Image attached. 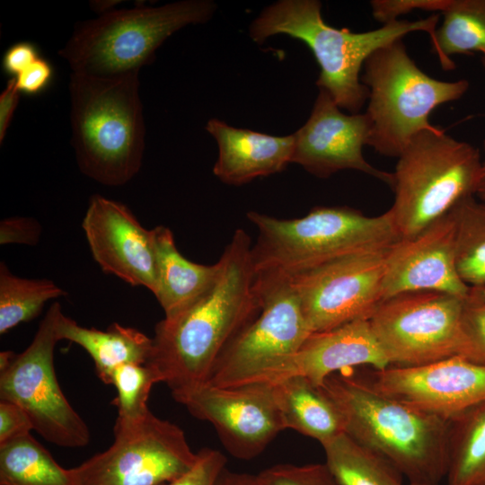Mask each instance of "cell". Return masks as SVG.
<instances>
[{
	"instance_id": "cell-1",
	"label": "cell",
	"mask_w": 485,
	"mask_h": 485,
	"mask_svg": "<svg viewBox=\"0 0 485 485\" xmlns=\"http://www.w3.org/2000/svg\"><path fill=\"white\" fill-rule=\"evenodd\" d=\"M251 247L248 234L237 229L217 261L212 284L156 323L146 364L172 397L207 384L222 353L260 312Z\"/></svg>"
},
{
	"instance_id": "cell-2",
	"label": "cell",
	"mask_w": 485,
	"mask_h": 485,
	"mask_svg": "<svg viewBox=\"0 0 485 485\" xmlns=\"http://www.w3.org/2000/svg\"><path fill=\"white\" fill-rule=\"evenodd\" d=\"M439 15L417 21L398 20L380 28L353 32L327 24L317 0H281L266 7L251 22L249 35L257 43L286 34L305 43L319 66V89L329 93L336 104L350 114L360 113L369 92L360 72L366 60L378 48L415 31L434 40Z\"/></svg>"
},
{
	"instance_id": "cell-3",
	"label": "cell",
	"mask_w": 485,
	"mask_h": 485,
	"mask_svg": "<svg viewBox=\"0 0 485 485\" xmlns=\"http://www.w3.org/2000/svg\"><path fill=\"white\" fill-rule=\"evenodd\" d=\"M320 386L340 409L345 432L385 457L409 482L439 485L445 477L448 421L383 395L345 371Z\"/></svg>"
},
{
	"instance_id": "cell-4",
	"label": "cell",
	"mask_w": 485,
	"mask_h": 485,
	"mask_svg": "<svg viewBox=\"0 0 485 485\" xmlns=\"http://www.w3.org/2000/svg\"><path fill=\"white\" fill-rule=\"evenodd\" d=\"M258 229L251 260L260 279H286L348 255L384 250L401 237L389 210L368 216L348 207H316L299 218L247 213Z\"/></svg>"
},
{
	"instance_id": "cell-5",
	"label": "cell",
	"mask_w": 485,
	"mask_h": 485,
	"mask_svg": "<svg viewBox=\"0 0 485 485\" xmlns=\"http://www.w3.org/2000/svg\"><path fill=\"white\" fill-rule=\"evenodd\" d=\"M139 73L101 78L73 73L71 143L80 171L107 186H120L140 170L145 123Z\"/></svg>"
},
{
	"instance_id": "cell-6",
	"label": "cell",
	"mask_w": 485,
	"mask_h": 485,
	"mask_svg": "<svg viewBox=\"0 0 485 485\" xmlns=\"http://www.w3.org/2000/svg\"><path fill=\"white\" fill-rule=\"evenodd\" d=\"M216 10L211 0L110 10L77 22L58 55L76 74L111 78L139 73L167 38L187 25L207 22Z\"/></svg>"
},
{
	"instance_id": "cell-7",
	"label": "cell",
	"mask_w": 485,
	"mask_h": 485,
	"mask_svg": "<svg viewBox=\"0 0 485 485\" xmlns=\"http://www.w3.org/2000/svg\"><path fill=\"white\" fill-rule=\"evenodd\" d=\"M482 161L479 150L438 127L416 135L398 157L389 209L401 239L411 238L474 195Z\"/></svg>"
},
{
	"instance_id": "cell-8",
	"label": "cell",
	"mask_w": 485,
	"mask_h": 485,
	"mask_svg": "<svg viewBox=\"0 0 485 485\" xmlns=\"http://www.w3.org/2000/svg\"><path fill=\"white\" fill-rule=\"evenodd\" d=\"M362 69L361 82L369 92L367 146L388 157L398 158L416 135L435 128L429 122L432 111L460 99L469 88L465 79L441 81L427 75L402 39L375 50Z\"/></svg>"
},
{
	"instance_id": "cell-9",
	"label": "cell",
	"mask_w": 485,
	"mask_h": 485,
	"mask_svg": "<svg viewBox=\"0 0 485 485\" xmlns=\"http://www.w3.org/2000/svg\"><path fill=\"white\" fill-rule=\"evenodd\" d=\"M61 313L60 304L54 302L31 344L0 370V400L21 406L34 430L47 441L63 447H83L90 442V430L64 395L54 366Z\"/></svg>"
},
{
	"instance_id": "cell-10",
	"label": "cell",
	"mask_w": 485,
	"mask_h": 485,
	"mask_svg": "<svg viewBox=\"0 0 485 485\" xmlns=\"http://www.w3.org/2000/svg\"><path fill=\"white\" fill-rule=\"evenodd\" d=\"M114 441L72 468L78 485H163L195 464L184 431L149 411L136 421L116 419Z\"/></svg>"
},
{
	"instance_id": "cell-11",
	"label": "cell",
	"mask_w": 485,
	"mask_h": 485,
	"mask_svg": "<svg viewBox=\"0 0 485 485\" xmlns=\"http://www.w3.org/2000/svg\"><path fill=\"white\" fill-rule=\"evenodd\" d=\"M466 298L432 290L402 292L369 318L390 366H421L459 356Z\"/></svg>"
},
{
	"instance_id": "cell-12",
	"label": "cell",
	"mask_w": 485,
	"mask_h": 485,
	"mask_svg": "<svg viewBox=\"0 0 485 485\" xmlns=\"http://www.w3.org/2000/svg\"><path fill=\"white\" fill-rule=\"evenodd\" d=\"M257 280L261 310L222 353L207 384L220 387L247 384L296 352L313 332L288 280Z\"/></svg>"
},
{
	"instance_id": "cell-13",
	"label": "cell",
	"mask_w": 485,
	"mask_h": 485,
	"mask_svg": "<svg viewBox=\"0 0 485 485\" xmlns=\"http://www.w3.org/2000/svg\"><path fill=\"white\" fill-rule=\"evenodd\" d=\"M387 251L348 255L286 278L313 332L370 318L383 300Z\"/></svg>"
},
{
	"instance_id": "cell-14",
	"label": "cell",
	"mask_w": 485,
	"mask_h": 485,
	"mask_svg": "<svg viewBox=\"0 0 485 485\" xmlns=\"http://www.w3.org/2000/svg\"><path fill=\"white\" fill-rule=\"evenodd\" d=\"M173 398L192 416L211 423L225 449L240 460L255 458L286 429L269 384H204Z\"/></svg>"
},
{
	"instance_id": "cell-15",
	"label": "cell",
	"mask_w": 485,
	"mask_h": 485,
	"mask_svg": "<svg viewBox=\"0 0 485 485\" xmlns=\"http://www.w3.org/2000/svg\"><path fill=\"white\" fill-rule=\"evenodd\" d=\"M360 377L377 392L446 421L485 401V366L454 356Z\"/></svg>"
},
{
	"instance_id": "cell-16",
	"label": "cell",
	"mask_w": 485,
	"mask_h": 485,
	"mask_svg": "<svg viewBox=\"0 0 485 485\" xmlns=\"http://www.w3.org/2000/svg\"><path fill=\"white\" fill-rule=\"evenodd\" d=\"M323 89L314 101L307 121L293 134L292 163L319 178L344 170H355L378 179L390 187L392 173L371 165L363 155L370 122L366 113L346 114Z\"/></svg>"
},
{
	"instance_id": "cell-17",
	"label": "cell",
	"mask_w": 485,
	"mask_h": 485,
	"mask_svg": "<svg viewBox=\"0 0 485 485\" xmlns=\"http://www.w3.org/2000/svg\"><path fill=\"white\" fill-rule=\"evenodd\" d=\"M91 253L101 269L133 287L156 291L152 229L147 230L124 204L93 195L83 218Z\"/></svg>"
},
{
	"instance_id": "cell-18",
	"label": "cell",
	"mask_w": 485,
	"mask_h": 485,
	"mask_svg": "<svg viewBox=\"0 0 485 485\" xmlns=\"http://www.w3.org/2000/svg\"><path fill=\"white\" fill-rule=\"evenodd\" d=\"M432 290L467 298L471 290L455 262V218L453 209L411 238L388 248L383 300L394 295Z\"/></svg>"
},
{
	"instance_id": "cell-19",
	"label": "cell",
	"mask_w": 485,
	"mask_h": 485,
	"mask_svg": "<svg viewBox=\"0 0 485 485\" xmlns=\"http://www.w3.org/2000/svg\"><path fill=\"white\" fill-rule=\"evenodd\" d=\"M361 366L377 370L390 366L369 319L312 332L296 352L276 363L249 384H273L289 377L303 376L320 386L330 375Z\"/></svg>"
},
{
	"instance_id": "cell-20",
	"label": "cell",
	"mask_w": 485,
	"mask_h": 485,
	"mask_svg": "<svg viewBox=\"0 0 485 485\" xmlns=\"http://www.w3.org/2000/svg\"><path fill=\"white\" fill-rule=\"evenodd\" d=\"M218 146L214 174L224 183L242 185L255 178L279 172L292 163L293 134L275 137L234 128L217 119L205 127Z\"/></svg>"
},
{
	"instance_id": "cell-21",
	"label": "cell",
	"mask_w": 485,
	"mask_h": 485,
	"mask_svg": "<svg viewBox=\"0 0 485 485\" xmlns=\"http://www.w3.org/2000/svg\"><path fill=\"white\" fill-rule=\"evenodd\" d=\"M271 385L286 429H294L322 445L345 432L340 409L321 386L303 376Z\"/></svg>"
},
{
	"instance_id": "cell-22",
	"label": "cell",
	"mask_w": 485,
	"mask_h": 485,
	"mask_svg": "<svg viewBox=\"0 0 485 485\" xmlns=\"http://www.w3.org/2000/svg\"><path fill=\"white\" fill-rule=\"evenodd\" d=\"M156 261L154 296L164 316L175 313L198 298L214 281L218 264L203 265L187 260L177 249L172 231L152 229Z\"/></svg>"
},
{
	"instance_id": "cell-23",
	"label": "cell",
	"mask_w": 485,
	"mask_h": 485,
	"mask_svg": "<svg viewBox=\"0 0 485 485\" xmlns=\"http://www.w3.org/2000/svg\"><path fill=\"white\" fill-rule=\"evenodd\" d=\"M57 332L59 340L74 342L91 356L98 377L107 384L114 369L124 364H146L152 350V338L137 329L117 322L106 331L85 328L63 312L57 319Z\"/></svg>"
},
{
	"instance_id": "cell-24",
	"label": "cell",
	"mask_w": 485,
	"mask_h": 485,
	"mask_svg": "<svg viewBox=\"0 0 485 485\" xmlns=\"http://www.w3.org/2000/svg\"><path fill=\"white\" fill-rule=\"evenodd\" d=\"M447 485H485V401L448 421Z\"/></svg>"
},
{
	"instance_id": "cell-25",
	"label": "cell",
	"mask_w": 485,
	"mask_h": 485,
	"mask_svg": "<svg viewBox=\"0 0 485 485\" xmlns=\"http://www.w3.org/2000/svg\"><path fill=\"white\" fill-rule=\"evenodd\" d=\"M322 446L325 463L340 485H405L392 463L346 432Z\"/></svg>"
},
{
	"instance_id": "cell-26",
	"label": "cell",
	"mask_w": 485,
	"mask_h": 485,
	"mask_svg": "<svg viewBox=\"0 0 485 485\" xmlns=\"http://www.w3.org/2000/svg\"><path fill=\"white\" fill-rule=\"evenodd\" d=\"M0 485H78L31 434L0 445Z\"/></svg>"
},
{
	"instance_id": "cell-27",
	"label": "cell",
	"mask_w": 485,
	"mask_h": 485,
	"mask_svg": "<svg viewBox=\"0 0 485 485\" xmlns=\"http://www.w3.org/2000/svg\"><path fill=\"white\" fill-rule=\"evenodd\" d=\"M442 13L431 44L443 69H454V55L485 57V0H451Z\"/></svg>"
},
{
	"instance_id": "cell-28",
	"label": "cell",
	"mask_w": 485,
	"mask_h": 485,
	"mask_svg": "<svg viewBox=\"0 0 485 485\" xmlns=\"http://www.w3.org/2000/svg\"><path fill=\"white\" fill-rule=\"evenodd\" d=\"M453 212L457 272L469 287L485 286V202L468 196Z\"/></svg>"
},
{
	"instance_id": "cell-29",
	"label": "cell",
	"mask_w": 485,
	"mask_h": 485,
	"mask_svg": "<svg viewBox=\"0 0 485 485\" xmlns=\"http://www.w3.org/2000/svg\"><path fill=\"white\" fill-rule=\"evenodd\" d=\"M67 293L47 278H25L13 275L0 263V333L36 318L44 304Z\"/></svg>"
},
{
	"instance_id": "cell-30",
	"label": "cell",
	"mask_w": 485,
	"mask_h": 485,
	"mask_svg": "<svg viewBox=\"0 0 485 485\" xmlns=\"http://www.w3.org/2000/svg\"><path fill=\"white\" fill-rule=\"evenodd\" d=\"M156 383H161L159 375L147 364L129 363L114 369L110 384L117 391L111 402L118 409L117 419L136 421L146 416L150 391Z\"/></svg>"
},
{
	"instance_id": "cell-31",
	"label": "cell",
	"mask_w": 485,
	"mask_h": 485,
	"mask_svg": "<svg viewBox=\"0 0 485 485\" xmlns=\"http://www.w3.org/2000/svg\"><path fill=\"white\" fill-rule=\"evenodd\" d=\"M261 485H340L326 463H278L257 474Z\"/></svg>"
},
{
	"instance_id": "cell-32",
	"label": "cell",
	"mask_w": 485,
	"mask_h": 485,
	"mask_svg": "<svg viewBox=\"0 0 485 485\" xmlns=\"http://www.w3.org/2000/svg\"><path fill=\"white\" fill-rule=\"evenodd\" d=\"M459 356L485 366V302L469 295L462 313Z\"/></svg>"
},
{
	"instance_id": "cell-33",
	"label": "cell",
	"mask_w": 485,
	"mask_h": 485,
	"mask_svg": "<svg viewBox=\"0 0 485 485\" xmlns=\"http://www.w3.org/2000/svg\"><path fill=\"white\" fill-rule=\"evenodd\" d=\"M226 463V457L218 450L202 448L190 470L163 485H216Z\"/></svg>"
},
{
	"instance_id": "cell-34",
	"label": "cell",
	"mask_w": 485,
	"mask_h": 485,
	"mask_svg": "<svg viewBox=\"0 0 485 485\" xmlns=\"http://www.w3.org/2000/svg\"><path fill=\"white\" fill-rule=\"evenodd\" d=\"M451 0H373V17L383 25L398 21L399 17L414 10L443 13Z\"/></svg>"
},
{
	"instance_id": "cell-35",
	"label": "cell",
	"mask_w": 485,
	"mask_h": 485,
	"mask_svg": "<svg viewBox=\"0 0 485 485\" xmlns=\"http://www.w3.org/2000/svg\"><path fill=\"white\" fill-rule=\"evenodd\" d=\"M34 430L29 415L18 404L0 400V445Z\"/></svg>"
},
{
	"instance_id": "cell-36",
	"label": "cell",
	"mask_w": 485,
	"mask_h": 485,
	"mask_svg": "<svg viewBox=\"0 0 485 485\" xmlns=\"http://www.w3.org/2000/svg\"><path fill=\"white\" fill-rule=\"evenodd\" d=\"M41 234L40 223L31 217H11L0 223V244L35 245Z\"/></svg>"
},
{
	"instance_id": "cell-37",
	"label": "cell",
	"mask_w": 485,
	"mask_h": 485,
	"mask_svg": "<svg viewBox=\"0 0 485 485\" xmlns=\"http://www.w3.org/2000/svg\"><path fill=\"white\" fill-rule=\"evenodd\" d=\"M53 76L54 69L52 65L48 60L40 57L18 75L15 79L21 93L28 95H37L49 86Z\"/></svg>"
},
{
	"instance_id": "cell-38",
	"label": "cell",
	"mask_w": 485,
	"mask_h": 485,
	"mask_svg": "<svg viewBox=\"0 0 485 485\" xmlns=\"http://www.w3.org/2000/svg\"><path fill=\"white\" fill-rule=\"evenodd\" d=\"M40 57L38 47L29 41L17 42L4 52L3 70L12 77H16Z\"/></svg>"
},
{
	"instance_id": "cell-39",
	"label": "cell",
	"mask_w": 485,
	"mask_h": 485,
	"mask_svg": "<svg viewBox=\"0 0 485 485\" xmlns=\"http://www.w3.org/2000/svg\"><path fill=\"white\" fill-rule=\"evenodd\" d=\"M21 92L19 91L15 77H11L4 90L0 94V144L2 145L7 128L12 121L13 113L18 106Z\"/></svg>"
},
{
	"instance_id": "cell-40",
	"label": "cell",
	"mask_w": 485,
	"mask_h": 485,
	"mask_svg": "<svg viewBox=\"0 0 485 485\" xmlns=\"http://www.w3.org/2000/svg\"><path fill=\"white\" fill-rule=\"evenodd\" d=\"M216 485H261V483L257 474L236 472L225 468Z\"/></svg>"
},
{
	"instance_id": "cell-41",
	"label": "cell",
	"mask_w": 485,
	"mask_h": 485,
	"mask_svg": "<svg viewBox=\"0 0 485 485\" xmlns=\"http://www.w3.org/2000/svg\"><path fill=\"white\" fill-rule=\"evenodd\" d=\"M475 197L485 202V160L482 161L481 173L476 189Z\"/></svg>"
},
{
	"instance_id": "cell-42",
	"label": "cell",
	"mask_w": 485,
	"mask_h": 485,
	"mask_svg": "<svg viewBox=\"0 0 485 485\" xmlns=\"http://www.w3.org/2000/svg\"><path fill=\"white\" fill-rule=\"evenodd\" d=\"M469 296L475 300L485 302V286L471 287Z\"/></svg>"
},
{
	"instance_id": "cell-43",
	"label": "cell",
	"mask_w": 485,
	"mask_h": 485,
	"mask_svg": "<svg viewBox=\"0 0 485 485\" xmlns=\"http://www.w3.org/2000/svg\"><path fill=\"white\" fill-rule=\"evenodd\" d=\"M407 485H427V484L418 483V482H409Z\"/></svg>"
},
{
	"instance_id": "cell-44",
	"label": "cell",
	"mask_w": 485,
	"mask_h": 485,
	"mask_svg": "<svg viewBox=\"0 0 485 485\" xmlns=\"http://www.w3.org/2000/svg\"><path fill=\"white\" fill-rule=\"evenodd\" d=\"M482 63H483L484 66H485V57H482Z\"/></svg>"
}]
</instances>
